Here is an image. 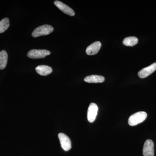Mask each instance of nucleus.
<instances>
[{
    "label": "nucleus",
    "instance_id": "1",
    "mask_svg": "<svg viewBox=\"0 0 156 156\" xmlns=\"http://www.w3.org/2000/svg\"><path fill=\"white\" fill-rule=\"evenodd\" d=\"M147 114L144 112H139L135 113L128 119V124L130 126H136L138 124L142 123L146 119Z\"/></svg>",
    "mask_w": 156,
    "mask_h": 156
},
{
    "label": "nucleus",
    "instance_id": "2",
    "mask_svg": "<svg viewBox=\"0 0 156 156\" xmlns=\"http://www.w3.org/2000/svg\"><path fill=\"white\" fill-rule=\"evenodd\" d=\"M53 27L52 26L45 24L37 27L33 32L32 36L34 37H37L47 35L53 32Z\"/></svg>",
    "mask_w": 156,
    "mask_h": 156
},
{
    "label": "nucleus",
    "instance_id": "3",
    "mask_svg": "<svg viewBox=\"0 0 156 156\" xmlns=\"http://www.w3.org/2000/svg\"><path fill=\"white\" fill-rule=\"evenodd\" d=\"M50 52L46 50H32L27 53V56L31 58H44L48 55H50Z\"/></svg>",
    "mask_w": 156,
    "mask_h": 156
},
{
    "label": "nucleus",
    "instance_id": "4",
    "mask_svg": "<svg viewBox=\"0 0 156 156\" xmlns=\"http://www.w3.org/2000/svg\"><path fill=\"white\" fill-rule=\"evenodd\" d=\"M58 139L60 141L61 147L63 150L67 151L71 148V141L69 137L63 133H60L58 134Z\"/></svg>",
    "mask_w": 156,
    "mask_h": 156
},
{
    "label": "nucleus",
    "instance_id": "5",
    "mask_svg": "<svg viewBox=\"0 0 156 156\" xmlns=\"http://www.w3.org/2000/svg\"><path fill=\"white\" fill-rule=\"evenodd\" d=\"M98 111V107L97 105L94 103L90 104L87 112V119L90 123H92L95 121Z\"/></svg>",
    "mask_w": 156,
    "mask_h": 156
},
{
    "label": "nucleus",
    "instance_id": "6",
    "mask_svg": "<svg viewBox=\"0 0 156 156\" xmlns=\"http://www.w3.org/2000/svg\"><path fill=\"white\" fill-rule=\"evenodd\" d=\"M144 156H154V143L151 140L148 139L146 140L143 149Z\"/></svg>",
    "mask_w": 156,
    "mask_h": 156
},
{
    "label": "nucleus",
    "instance_id": "7",
    "mask_svg": "<svg viewBox=\"0 0 156 156\" xmlns=\"http://www.w3.org/2000/svg\"><path fill=\"white\" fill-rule=\"evenodd\" d=\"M156 70V62L153 63L147 67L144 68L138 73V76L141 79H144L150 75Z\"/></svg>",
    "mask_w": 156,
    "mask_h": 156
},
{
    "label": "nucleus",
    "instance_id": "8",
    "mask_svg": "<svg viewBox=\"0 0 156 156\" xmlns=\"http://www.w3.org/2000/svg\"><path fill=\"white\" fill-rule=\"evenodd\" d=\"M54 5L58 8L59 10H61L63 13L68 14L71 16H73L75 15V12L73 9L70 8L69 6L67 5L62 2L60 1H56L54 2Z\"/></svg>",
    "mask_w": 156,
    "mask_h": 156
},
{
    "label": "nucleus",
    "instance_id": "9",
    "mask_svg": "<svg viewBox=\"0 0 156 156\" xmlns=\"http://www.w3.org/2000/svg\"><path fill=\"white\" fill-rule=\"evenodd\" d=\"M101 44V42L97 41L92 43L87 47L86 53L88 55H93L97 54L100 50Z\"/></svg>",
    "mask_w": 156,
    "mask_h": 156
},
{
    "label": "nucleus",
    "instance_id": "10",
    "mask_svg": "<svg viewBox=\"0 0 156 156\" xmlns=\"http://www.w3.org/2000/svg\"><path fill=\"white\" fill-rule=\"evenodd\" d=\"M36 71L41 76H46L52 72V68L46 65H41L36 68Z\"/></svg>",
    "mask_w": 156,
    "mask_h": 156
},
{
    "label": "nucleus",
    "instance_id": "11",
    "mask_svg": "<svg viewBox=\"0 0 156 156\" xmlns=\"http://www.w3.org/2000/svg\"><path fill=\"white\" fill-rule=\"evenodd\" d=\"M105 80L104 77L95 75L87 76L84 79V81L88 83H103Z\"/></svg>",
    "mask_w": 156,
    "mask_h": 156
},
{
    "label": "nucleus",
    "instance_id": "12",
    "mask_svg": "<svg viewBox=\"0 0 156 156\" xmlns=\"http://www.w3.org/2000/svg\"><path fill=\"white\" fill-rule=\"evenodd\" d=\"M8 55L5 50L0 52V69H3L6 67L8 62Z\"/></svg>",
    "mask_w": 156,
    "mask_h": 156
},
{
    "label": "nucleus",
    "instance_id": "13",
    "mask_svg": "<svg viewBox=\"0 0 156 156\" xmlns=\"http://www.w3.org/2000/svg\"><path fill=\"white\" fill-rule=\"evenodd\" d=\"M138 43V39L135 37H129L126 38L123 41V44L128 47H133Z\"/></svg>",
    "mask_w": 156,
    "mask_h": 156
},
{
    "label": "nucleus",
    "instance_id": "14",
    "mask_svg": "<svg viewBox=\"0 0 156 156\" xmlns=\"http://www.w3.org/2000/svg\"><path fill=\"white\" fill-rule=\"evenodd\" d=\"M10 26V22L8 18H5L0 21V34L5 31Z\"/></svg>",
    "mask_w": 156,
    "mask_h": 156
}]
</instances>
